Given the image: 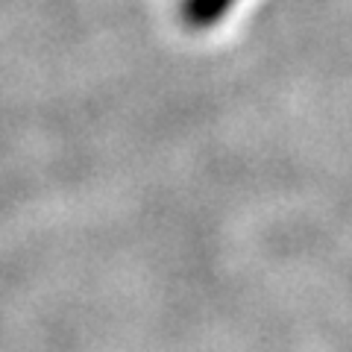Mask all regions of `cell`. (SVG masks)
Listing matches in <instances>:
<instances>
[{"label": "cell", "instance_id": "1", "mask_svg": "<svg viewBox=\"0 0 352 352\" xmlns=\"http://www.w3.org/2000/svg\"><path fill=\"white\" fill-rule=\"evenodd\" d=\"M238 0H179V21L188 30L217 27V21L232 9Z\"/></svg>", "mask_w": 352, "mask_h": 352}]
</instances>
